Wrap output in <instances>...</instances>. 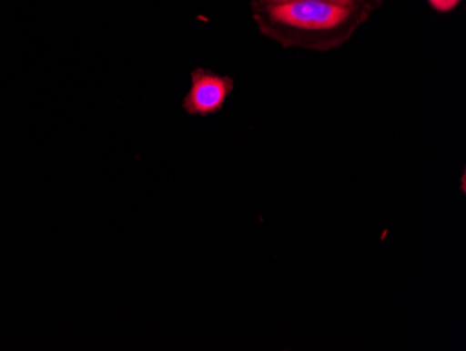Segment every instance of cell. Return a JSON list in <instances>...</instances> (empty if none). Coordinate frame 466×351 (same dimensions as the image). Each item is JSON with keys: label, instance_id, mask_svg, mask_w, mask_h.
I'll list each match as a JSON object with an SVG mask.
<instances>
[{"label": "cell", "instance_id": "7a4b0ae2", "mask_svg": "<svg viewBox=\"0 0 466 351\" xmlns=\"http://www.w3.org/2000/svg\"><path fill=\"white\" fill-rule=\"evenodd\" d=\"M233 80L209 70L196 69L192 73V88L183 99V108L188 115H206L218 112L228 96L232 93Z\"/></svg>", "mask_w": 466, "mask_h": 351}, {"label": "cell", "instance_id": "277c9868", "mask_svg": "<svg viewBox=\"0 0 466 351\" xmlns=\"http://www.w3.org/2000/svg\"><path fill=\"white\" fill-rule=\"evenodd\" d=\"M458 2L460 0H431V6L440 12H449V10L454 9Z\"/></svg>", "mask_w": 466, "mask_h": 351}, {"label": "cell", "instance_id": "3957f363", "mask_svg": "<svg viewBox=\"0 0 466 351\" xmlns=\"http://www.w3.org/2000/svg\"><path fill=\"white\" fill-rule=\"evenodd\" d=\"M271 5L281 4H305V2H317V4H331L337 6L353 7L356 0H266Z\"/></svg>", "mask_w": 466, "mask_h": 351}, {"label": "cell", "instance_id": "6da1fadb", "mask_svg": "<svg viewBox=\"0 0 466 351\" xmlns=\"http://www.w3.org/2000/svg\"><path fill=\"white\" fill-rule=\"evenodd\" d=\"M352 7L331 4H281L269 5V17L275 23L306 31H327L341 26L350 17Z\"/></svg>", "mask_w": 466, "mask_h": 351}]
</instances>
